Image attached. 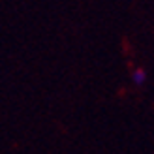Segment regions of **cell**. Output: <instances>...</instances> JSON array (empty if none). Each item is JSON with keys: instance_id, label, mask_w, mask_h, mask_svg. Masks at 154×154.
<instances>
[{"instance_id": "obj_1", "label": "cell", "mask_w": 154, "mask_h": 154, "mask_svg": "<svg viewBox=\"0 0 154 154\" xmlns=\"http://www.w3.org/2000/svg\"><path fill=\"white\" fill-rule=\"evenodd\" d=\"M132 81H134L135 87H141V85H145V83H147V72L141 70V68H135L134 73H132Z\"/></svg>"}]
</instances>
